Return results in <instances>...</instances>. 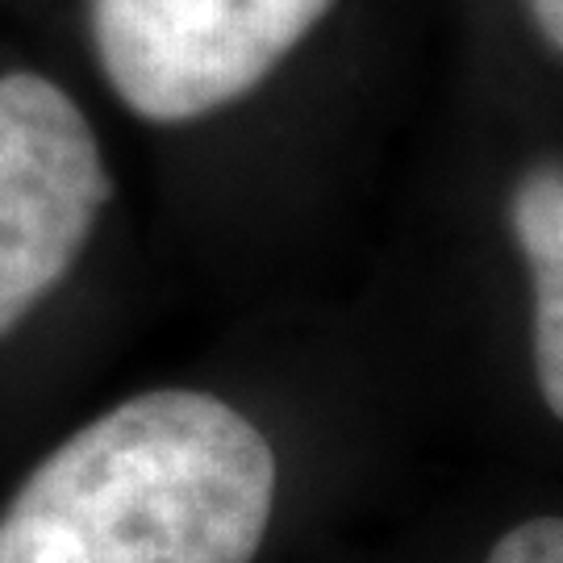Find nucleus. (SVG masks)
<instances>
[{"instance_id": "nucleus-4", "label": "nucleus", "mask_w": 563, "mask_h": 563, "mask_svg": "<svg viewBox=\"0 0 563 563\" xmlns=\"http://www.w3.org/2000/svg\"><path fill=\"white\" fill-rule=\"evenodd\" d=\"M509 225L534 280L539 388L551 413L563 422V167L526 172L509 201Z\"/></svg>"}, {"instance_id": "nucleus-5", "label": "nucleus", "mask_w": 563, "mask_h": 563, "mask_svg": "<svg viewBox=\"0 0 563 563\" xmlns=\"http://www.w3.org/2000/svg\"><path fill=\"white\" fill-rule=\"evenodd\" d=\"M488 563H563V518H530L493 547Z\"/></svg>"}, {"instance_id": "nucleus-1", "label": "nucleus", "mask_w": 563, "mask_h": 563, "mask_svg": "<svg viewBox=\"0 0 563 563\" xmlns=\"http://www.w3.org/2000/svg\"><path fill=\"white\" fill-rule=\"evenodd\" d=\"M276 455L239 409L159 388L109 409L0 514V563H251Z\"/></svg>"}, {"instance_id": "nucleus-6", "label": "nucleus", "mask_w": 563, "mask_h": 563, "mask_svg": "<svg viewBox=\"0 0 563 563\" xmlns=\"http://www.w3.org/2000/svg\"><path fill=\"white\" fill-rule=\"evenodd\" d=\"M530 13L547 34V42L555 51H563V0H530Z\"/></svg>"}, {"instance_id": "nucleus-2", "label": "nucleus", "mask_w": 563, "mask_h": 563, "mask_svg": "<svg viewBox=\"0 0 563 563\" xmlns=\"http://www.w3.org/2000/svg\"><path fill=\"white\" fill-rule=\"evenodd\" d=\"M334 0H92L104 76L146 121L239 101Z\"/></svg>"}, {"instance_id": "nucleus-3", "label": "nucleus", "mask_w": 563, "mask_h": 563, "mask_svg": "<svg viewBox=\"0 0 563 563\" xmlns=\"http://www.w3.org/2000/svg\"><path fill=\"white\" fill-rule=\"evenodd\" d=\"M109 201L101 146L46 76L0 80V339L71 272Z\"/></svg>"}]
</instances>
